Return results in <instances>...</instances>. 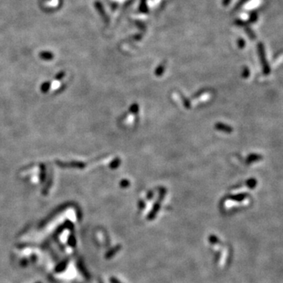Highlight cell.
Listing matches in <instances>:
<instances>
[{"mask_svg":"<svg viewBox=\"0 0 283 283\" xmlns=\"http://www.w3.org/2000/svg\"><path fill=\"white\" fill-rule=\"evenodd\" d=\"M229 2H230V0H223V5H227L228 3H229Z\"/></svg>","mask_w":283,"mask_h":283,"instance_id":"7a4b0ae2","label":"cell"},{"mask_svg":"<svg viewBox=\"0 0 283 283\" xmlns=\"http://www.w3.org/2000/svg\"><path fill=\"white\" fill-rule=\"evenodd\" d=\"M139 11L142 13L147 12V6H146V0H141V3H140Z\"/></svg>","mask_w":283,"mask_h":283,"instance_id":"6da1fadb","label":"cell"}]
</instances>
